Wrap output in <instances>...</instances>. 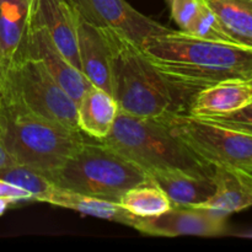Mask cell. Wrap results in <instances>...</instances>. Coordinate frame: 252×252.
Returning <instances> with one entry per match:
<instances>
[{
  "mask_svg": "<svg viewBox=\"0 0 252 252\" xmlns=\"http://www.w3.org/2000/svg\"><path fill=\"white\" fill-rule=\"evenodd\" d=\"M140 48L166 80L191 93L225 80H252V47L167 29L145 39Z\"/></svg>",
  "mask_w": 252,
  "mask_h": 252,
  "instance_id": "obj_1",
  "label": "cell"
},
{
  "mask_svg": "<svg viewBox=\"0 0 252 252\" xmlns=\"http://www.w3.org/2000/svg\"><path fill=\"white\" fill-rule=\"evenodd\" d=\"M98 29L110 53L112 96L121 112L154 120L189 112L197 93L166 80L126 34L108 27Z\"/></svg>",
  "mask_w": 252,
  "mask_h": 252,
  "instance_id": "obj_2",
  "label": "cell"
},
{
  "mask_svg": "<svg viewBox=\"0 0 252 252\" xmlns=\"http://www.w3.org/2000/svg\"><path fill=\"white\" fill-rule=\"evenodd\" d=\"M101 142L147 172L184 171L213 176L214 166L196 157L161 120L135 117L118 111L112 130Z\"/></svg>",
  "mask_w": 252,
  "mask_h": 252,
  "instance_id": "obj_3",
  "label": "cell"
},
{
  "mask_svg": "<svg viewBox=\"0 0 252 252\" xmlns=\"http://www.w3.org/2000/svg\"><path fill=\"white\" fill-rule=\"evenodd\" d=\"M0 130L15 164L43 175L61 167L85 143L76 128L32 115L12 103L0 108Z\"/></svg>",
  "mask_w": 252,
  "mask_h": 252,
  "instance_id": "obj_4",
  "label": "cell"
},
{
  "mask_svg": "<svg viewBox=\"0 0 252 252\" xmlns=\"http://www.w3.org/2000/svg\"><path fill=\"white\" fill-rule=\"evenodd\" d=\"M44 176L61 189L117 203L126 191L149 180L145 170L101 140H85L70 159Z\"/></svg>",
  "mask_w": 252,
  "mask_h": 252,
  "instance_id": "obj_5",
  "label": "cell"
},
{
  "mask_svg": "<svg viewBox=\"0 0 252 252\" xmlns=\"http://www.w3.org/2000/svg\"><path fill=\"white\" fill-rule=\"evenodd\" d=\"M2 88L4 103H12L32 115L79 129L76 102L38 59L20 58L5 74Z\"/></svg>",
  "mask_w": 252,
  "mask_h": 252,
  "instance_id": "obj_6",
  "label": "cell"
},
{
  "mask_svg": "<svg viewBox=\"0 0 252 252\" xmlns=\"http://www.w3.org/2000/svg\"><path fill=\"white\" fill-rule=\"evenodd\" d=\"M196 157L212 166L252 174V132L235 129L189 113L161 120Z\"/></svg>",
  "mask_w": 252,
  "mask_h": 252,
  "instance_id": "obj_7",
  "label": "cell"
},
{
  "mask_svg": "<svg viewBox=\"0 0 252 252\" xmlns=\"http://www.w3.org/2000/svg\"><path fill=\"white\" fill-rule=\"evenodd\" d=\"M81 20L120 31L138 46L169 27L135 10L127 0H69Z\"/></svg>",
  "mask_w": 252,
  "mask_h": 252,
  "instance_id": "obj_8",
  "label": "cell"
},
{
  "mask_svg": "<svg viewBox=\"0 0 252 252\" xmlns=\"http://www.w3.org/2000/svg\"><path fill=\"white\" fill-rule=\"evenodd\" d=\"M22 57H31L42 62L49 74L76 103L91 86L90 81L84 76V74L69 63L68 59L61 53L58 47L52 41L47 30L34 15L32 0L31 16Z\"/></svg>",
  "mask_w": 252,
  "mask_h": 252,
  "instance_id": "obj_9",
  "label": "cell"
},
{
  "mask_svg": "<svg viewBox=\"0 0 252 252\" xmlns=\"http://www.w3.org/2000/svg\"><path fill=\"white\" fill-rule=\"evenodd\" d=\"M135 230L145 235L217 236L226 230V217L208 209L194 207H171L167 212L152 218H139Z\"/></svg>",
  "mask_w": 252,
  "mask_h": 252,
  "instance_id": "obj_10",
  "label": "cell"
},
{
  "mask_svg": "<svg viewBox=\"0 0 252 252\" xmlns=\"http://www.w3.org/2000/svg\"><path fill=\"white\" fill-rule=\"evenodd\" d=\"M32 9L69 63L80 70L78 30L80 16L69 0H32Z\"/></svg>",
  "mask_w": 252,
  "mask_h": 252,
  "instance_id": "obj_11",
  "label": "cell"
},
{
  "mask_svg": "<svg viewBox=\"0 0 252 252\" xmlns=\"http://www.w3.org/2000/svg\"><path fill=\"white\" fill-rule=\"evenodd\" d=\"M252 106V80H225L199 90L189 112L199 118H220Z\"/></svg>",
  "mask_w": 252,
  "mask_h": 252,
  "instance_id": "obj_12",
  "label": "cell"
},
{
  "mask_svg": "<svg viewBox=\"0 0 252 252\" xmlns=\"http://www.w3.org/2000/svg\"><path fill=\"white\" fill-rule=\"evenodd\" d=\"M212 180L214 192L206 202L194 208L208 209L218 216L226 217L250 208L252 203V174L214 166Z\"/></svg>",
  "mask_w": 252,
  "mask_h": 252,
  "instance_id": "obj_13",
  "label": "cell"
},
{
  "mask_svg": "<svg viewBox=\"0 0 252 252\" xmlns=\"http://www.w3.org/2000/svg\"><path fill=\"white\" fill-rule=\"evenodd\" d=\"M31 16V0H0V69L6 71L22 57Z\"/></svg>",
  "mask_w": 252,
  "mask_h": 252,
  "instance_id": "obj_14",
  "label": "cell"
},
{
  "mask_svg": "<svg viewBox=\"0 0 252 252\" xmlns=\"http://www.w3.org/2000/svg\"><path fill=\"white\" fill-rule=\"evenodd\" d=\"M78 53L80 71L91 85L112 94L111 62L107 44L100 29L80 20L78 30Z\"/></svg>",
  "mask_w": 252,
  "mask_h": 252,
  "instance_id": "obj_15",
  "label": "cell"
},
{
  "mask_svg": "<svg viewBox=\"0 0 252 252\" xmlns=\"http://www.w3.org/2000/svg\"><path fill=\"white\" fill-rule=\"evenodd\" d=\"M42 203H49L61 208L71 209L85 216L115 221L137 229L139 218L126 211L120 203L105 198L81 194L78 192L61 189L54 185L53 189L42 198Z\"/></svg>",
  "mask_w": 252,
  "mask_h": 252,
  "instance_id": "obj_16",
  "label": "cell"
},
{
  "mask_svg": "<svg viewBox=\"0 0 252 252\" xmlns=\"http://www.w3.org/2000/svg\"><path fill=\"white\" fill-rule=\"evenodd\" d=\"M118 111L112 94L91 85L76 103V125L84 134L103 140L112 130Z\"/></svg>",
  "mask_w": 252,
  "mask_h": 252,
  "instance_id": "obj_17",
  "label": "cell"
},
{
  "mask_svg": "<svg viewBox=\"0 0 252 252\" xmlns=\"http://www.w3.org/2000/svg\"><path fill=\"white\" fill-rule=\"evenodd\" d=\"M148 176L166 194L172 207L198 206L214 192L212 177L184 171H149Z\"/></svg>",
  "mask_w": 252,
  "mask_h": 252,
  "instance_id": "obj_18",
  "label": "cell"
},
{
  "mask_svg": "<svg viewBox=\"0 0 252 252\" xmlns=\"http://www.w3.org/2000/svg\"><path fill=\"white\" fill-rule=\"evenodd\" d=\"M235 43L252 47V0H201Z\"/></svg>",
  "mask_w": 252,
  "mask_h": 252,
  "instance_id": "obj_19",
  "label": "cell"
},
{
  "mask_svg": "<svg viewBox=\"0 0 252 252\" xmlns=\"http://www.w3.org/2000/svg\"><path fill=\"white\" fill-rule=\"evenodd\" d=\"M118 203L138 218L158 217L172 207L166 194L150 180L126 191Z\"/></svg>",
  "mask_w": 252,
  "mask_h": 252,
  "instance_id": "obj_20",
  "label": "cell"
},
{
  "mask_svg": "<svg viewBox=\"0 0 252 252\" xmlns=\"http://www.w3.org/2000/svg\"><path fill=\"white\" fill-rule=\"evenodd\" d=\"M0 180L27 191L34 202H41L42 198L54 187L53 182L42 172L15 162L0 169Z\"/></svg>",
  "mask_w": 252,
  "mask_h": 252,
  "instance_id": "obj_21",
  "label": "cell"
},
{
  "mask_svg": "<svg viewBox=\"0 0 252 252\" xmlns=\"http://www.w3.org/2000/svg\"><path fill=\"white\" fill-rule=\"evenodd\" d=\"M186 33L196 36L198 38L208 39V41L216 42H226V43H235L225 31L220 26L217 17L214 16L213 12L201 1L198 12H197L196 19L192 22L189 32Z\"/></svg>",
  "mask_w": 252,
  "mask_h": 252,
  "instance_id": "obj_22",
  "label": "cell"
},
{
  "mask_svg": "<svg viewBox=\"0 0 252 252\" xmlns=\"http://www.w3.org/2000/svg\"><path fill=\"white\" fill-rule=\"evenodd\" d=\"M172 20L180 27V31L189 32L196 19L201 0H166Z\"/></svg>",
  "mask_w": 252,
  "mask_h": 252,
  "instance_id": "obj_23",
  "label": "cell"
},
{
  "mask_svg": "<svg viewBox=\"0 0 252 252\" xmlns=\"http://www.w3.org/2000/svg\"><path fill=\"white\" fill-rule=\"evenodd\" d=\"M0 198L7 199L12 204L26 203V202L33 201L29 192L19 189V187L4 181V180H0Z\"/></svg>",
  "mask_w": 252,
  "mask_h": 252,
  "instance_id": "obj_24",
  "label": "cell"
},
{
  "mask_svg": "<svg viewBox=\"0 0 252 252\" xmlns=\"http://www.w3.org/2000/svg\"><path fill=\"white\" fill-rule=\"evenodd\" d=\"M14 164V160L10 157L9 152H7L6 147L4 144V139H2L1 130H0V169L5 166H9V165Z\"/></svg>",
  "mask_w": 252,
  "mask_h": 252,
  "instance_id": "obj_25",
  "label": "cell"
},
{
  "mask_svg": "<svg viewBox=\"0 0 252 252\" xmlns=\"http://www.w3.org/2000/svg\"><path fill=\"white\" fill-rule=\"evenodd\" d=\"M10 206H14V204L10 201H7V199L0 198V216H2V214L9 209Z\"/></svg>",
  "mask_w": 252,
  "mask_h": 252,
  "instance_id": "obj_26",
  "label": "cell"
},
{
  "mask_svg": "<svg viewBox=\"0 0 252 252\" xmlns=\"http://www.w3.org/2000/svg\"><path fill=\"white\" fill-rule=\"evenodd\" d=\"M4 100H5L4 88H2V85H1V84H0V108H1L2 105H4Z\"/></svg>",
  "mask_w": 252,
  "mask_h": 252,
  "instance_id": "obj_27",
  "label": "cell"
},
{
  "mask_svg": "<svg viewBox=\"0 0 252 252\" xmlns=\"http://www.w3.org/2000/svg\"><path fill=\"white\" fill-rule=\"evenodd\" d=\"M0 84L2 85V74H1V69H0Z\"/></svg>",
  "mask_w": 252,
  "mask_h": 252,
  "instance_id": "obj_28",
  "label": "cell"
}]
</instances>
